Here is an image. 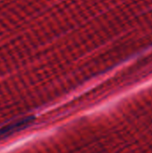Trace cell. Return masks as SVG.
<instances>
[{
  "label": "cell",
  "instance_id": "obj_1",
  "mask_svg": "<svg viewBox=\"0 0 152 153\" xmlns=\"http://www.w3.org/2000/svg\"><path fill=\"white\" fill-rule=\"evenodd\" d=\"M31 121H32V118H24V119L14 121V122L0 128V141L5 139L7 137H10L11 135H13L17 132L24 129L30 124Z\"/></svg>",
  "mask_w": 152,
  "mask_h": 153
}]
</instances>
